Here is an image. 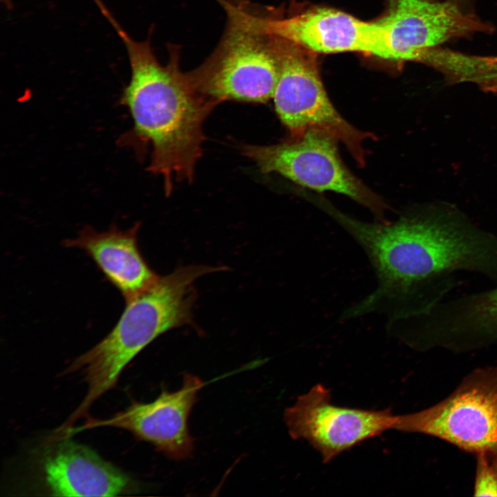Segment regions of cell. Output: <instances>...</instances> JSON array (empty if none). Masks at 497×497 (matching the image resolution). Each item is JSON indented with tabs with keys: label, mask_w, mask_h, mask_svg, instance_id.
<instances>
[{
	"label": "cell",
	"mask_w": 497,
	"mask_h": 497,
	"mask_svg": "<svg viewBox=\"0 0 497 497\" xmlns=\"http://www.w3.org/2000/svg\"><path fill=\"white\" fill-rule=\"evenodd\" d=\"M108 21L126 46L131 69L119 103L130 111L133 128L123 139L149 144L148 170L162 177L168 195L175 182H193L206 139L204 122L220 104L199 92L182 72L179 46L168 45V61L162 65L151 47V30L137 41L113 17Z\"/></svg>",
	"instance_id": "7a4b0ae2"
},
{
	"label": "cell",
	"mask_w": 497,
	"mask_h": 497,
	"mask_svg": "<svg viewBox=\"0 0 497 497\" xmlns=\"http://www.w3.org/2000/svg\"><path fill=\"white\" fill-rule=\"evenodd\" d=\"M431 1H436V0H431ZM454 1H455V0H448V1H449V2H452V3H456L454 2Z\"/></svg>",
	"instance_id": "2e32d148"
},
{
	"label": "cell",
	"mask_w": 497,
	"mask_h": 497,
	"mask_svg": "<svg viewBox=\"0 0 497 497\" xmlns=\"http://www.w3.org/2000/svg\"><path fill=\"white\" fill-rule=\"evenodd\" d=\"M222 267L191 265L160 277L149 290L126 302L117 323L98 344L76 358L66 373L79 372L87 383L84 399L66 424L72 427L112 389L125 367L163 333L189 324L196 299L195 282Z\"/></svg>",
	"instance_id": "3957f363"
},
{
	"label": "cell",
	"mask_w": 497,
	"mask_h": 497,
	"mask_svg": "<svg viewBox=\"0 0 497 497\" xmlns=\"http://www.w3.org/2000/svg\"><path fill=\"white\" fill-rule=\"evenodd\" d=\"M271 37L279 64L273 99L289 137L301 136L309 130L323 132L344 144L358 164L364 166L366 153L362 144L376 137L351 125L335 108L321 80L317 54Z\"/></svg>",
	"instance_id": "5b68a950"
},
{
	"label": "cell",
	"mask_w": 497,
	"mask_h": 497,
	"mask_svg": "<svg viewBox=\"0 0 497 497\" xmlns=\"http://www.w3.org/2000/svg\"><path fill=\"white\" fill-rule=\"evenodd\" d=\"M436 437L477 454H497V366L467 376L440 402L396 415L393 429Z\"/></svg>",
	"instance_id": "8992f818"
},
{
	"label": "cell",
	"mask_w": 497,
	"mask_h": 497,
	"mask_svg": "<svg viewBox=\"0 0 497 497\" xmlns=\"http://www.w3.org/2000/svg\"><path fill=\"white\" fill-rule=\"evenodd\" d=\"M327 214L363 249L378 282L373 291L342 313V320L381 313L393 333L444 300L458 272L497 284V235L453 206H420L386 222H364L332 206Z\"/></svg>",
	"instance_id": "6da1fadb"
},
{
	"label": "cell",
	"mask_w": 497,
	"mask_h": 497,
	"mask_svg": "<svg viewBox=\"0 0 497 497\" xmlns=\"http://www.w3.org/2000/svg\"><path fill=\"white\" fill-rule=\"evenodd\" d=\"M248 10L264 33L316 54L357 52L390 59L386 31L376 21H362L342 11L314 8L293 15L266 14L249 2Z\"/></svg>",
	"instance_id": "9c48e42d"
},
{
	"label": "cell",
	"mask_w": 497,
	"mask_h": 497,
	"mask_svg": "<svg viewBox=\"0 0 497 497\" xmlns=\"http://www.w3.org/2000/svg\"><path fill=\"white\" fill-rule=\"evenodd\" d=\"M140 223L128 230L112 226L98 232L84 228L75 238L63 242L65 247L83 250L106 278L121 293L126 302L149 290L159 280L142 256L137 244Z\"/></svg>",
	"instance_id": "5bb4252c"
},
{
	"label": "cell",
	"mask_w": 497,
	"mask_h": 497,
	"mask_svg": "<svg viewBox=\"0 0 497 497\" xmlns=\"http://www.w3.org/2000/svg\"><path fill=\"white\" fill-rule=\"evenodd\" d=\"M390 409H365L335 405L329 389L318 384L286 409L284 420L293 439L304 440L328 463L342 453L392 429Z\"/></svg>",
	"instance_id": "ba28073f"
},
{
	"label": "cell",
	"mask_w": 497,
	"mask_h": 497,
	"mask_svg": "<svg viewBox=\"0 0 497 497\" xmlns=\"http://www.w3.org/2000/svg\"><path fill=\"white\" fill-rule=\"evenodd\" d=\"M41 468L46 486L55 496H115L130 485L119 469L66 437L47 449Z\"/></svg>",
	"instance_id": "4fadbf2b"
},
{
	"label": "cell",
	"mask_w": 497,
	"mask_h": 497,
	"mask_svg": "<svg viewBox=\"0 0 497 497\" xmlns=\"http://www.w3.org/2000/svg\"><path fill=\"white\" fill-rule=\"evenodd\" d=\"M405 342L418 348L456 350L497 344V286L442 300L403 325Z\"/></svg>",
	"instance_id": "30bf717a"
},
{
	"label": "cell",
	"mask_w": 497,
	"mask_h": 497,
	"mask_svg": "<svg viewBox=\"0 0 497 497\" xmlns=\"http://www.w3.org/2000/svg\"><path fill=\"white\" fill-rule=\"evenodd\" d=\"M379 20L387 33L390 59L397 61H416L425 50L451 39L489 29L449 1L392 0Z\"/></svg>",
	"instance_id": "7c38bea8"
},
{
	"label": "cell",
	"mask_w": 497,
	"mask_h": 497,
	"mask_svg": "<svg viewBox=\"0 0 497 497\" xmlns=\"http://www.w3.org/2000/svg\"><path fill=\"white\" fill-rule=\"evenodd\" d=\"M226 14L222 37L198 67L186 72L195 88L220 104H266L273 99L279 64L272 37L253 21L246 0H217Z\"/></svg>",
	"instance_id": "277c9868"
},
{
	"label": "cell",
	"mask_w": 497,
	"mask_h": 497,
	"mask_svg": "<svg viewBox=\"0 0 497 497\" xmlns=\"http://www.w3.org/2000/svg\"><path fill=\"white\" fill-rule=\"evenodd\" d=\"M337 143L327 133L309 130L276 144H243L240 150L263 173L280 174L318 192L345 195L368 208L377 222H387L384 215L388 206L349 170L340 158Z\"/></svg>",
	"instance_id": "52a82bcc"
},
{
	"label": "cell",
	"mask_w": 497,
	"mask_h": 497,
	"mask_svg": "<svg viewBox=\"0 0 497 497\" xmlns=\"http://www.w3.org/2000/svg\"><path fill=\"white\" fill-rule=\"evenodd\" d=\"M202 386L199 378L187 373L179 390L164 391L151 402L133 403L109 418L88 419L72 432L99 427L119 428L152 443L159 451L171 459L188 458L194 449V441L188 428V418Z\"/></svg>",
	"instance_id": "8fae6325"
},
{
	"label": "cell",
	"mask_w": 497,
	"mask_h": 497,
	"mask_svg": "<svg viewBox=\"0 0 497 497\" xmlns=\"http://www.w3.org/2000/svg\"><path fill=\"white\" fill-rule=\"evenodd\" d=\"M475 496H497V454H476Z\"/></svg>",
	"instance_id": "9a60e30c"
}]
</instances>
